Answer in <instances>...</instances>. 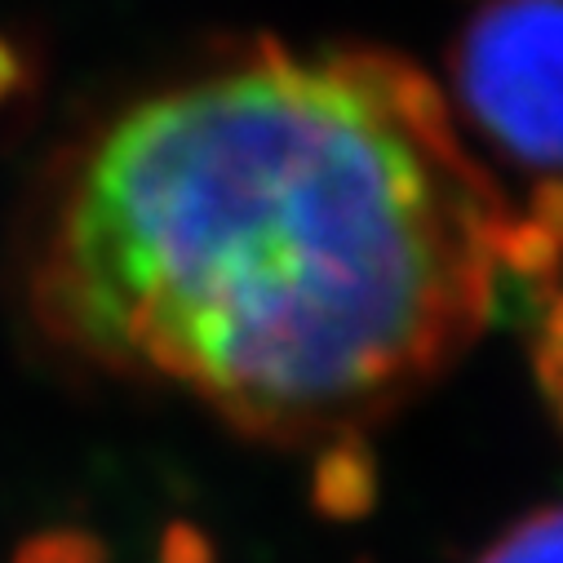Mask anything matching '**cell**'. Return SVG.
Segmentation results:
<instances>
[{
  "label": "cell",
  "instance_id": "6da1fadb",
  "mask_svg": "<svg viewBox=\"0 0 563 563\" xmlns=\"http://www.w3.org/2000/svg\"><path fill=\"white\" fill-rule=\"evenodd\" d=\"M506 218L431 76L257 41L85 147L36 307L244 431H351L479 329Z\"/></svg>",
  "mask_w": 563,
  "mask_h": 563
},
{
  "label": "cell",
  "instance_id": "7a4b0ae2",
  "mask_svg": "<svg viewBox=\"0 0 563 563\" xmlns=\"http://www.w3.org/2000/svg\"><path fill=\"white\" fill-rule=\"evenodd\" d=\"M462 120L519 174L559 169V0H484L453 45Z\"/></svg>",
  "mask_w": 563,
  "mask_h": 563
},
{
  "label": "cell",
  "instance_id": "3957f363",
  "mask_svg": "<svg viewBox=\"0 0 563 563\" xmlns=\"http://www.w3.org/2000/svg\"><path fill=\"white\" fill-rule=\"evenodd\" d=\"M373 501H377V457L364 444V435L338 431L316 457L311 506L333 523H355L373 510Z\"/></svg>",
  "mask_w": 563,
  "mask_h": 563
},
{
  "label": "cell",
  "instance_id": "277c9868",
  "mask_svg": "<svg viewBox=\"0 0 563 563\" xmlns=\"http://www.w3.org/2000/svg\"><path fill=\"white\" fill-rule=\"evenodd\" d=\"M479 563H563V515L554 506L532 510Z\"/></svg>",
  "mask_w": 563,
  "mask_h": 563
},
{
  "label": "cell",
  "instance_id": "5b68a950",
  "mask_svg": "<svg viewBox=\"0 0 563 563\" xmlns=\"http://www.w3.org/2000/svg\"><path fill=\"white\" fill-rule=\"evenodd\" d=\"M14 563H107V545L85 528H45L14 550Z\"/></svg>",
  "mask_w": 563,
  "mask_h": 563
},
{
  "label": "cell",
  "instance_id": "8992f818",
  "mask_svg": "<svg viewBox=\"0 0 563 563\" xmlns=\"http://www.w3.org/2000/svg\"><path fill=\"white\" fill-rule=\"evenodd\" d=\"M559 298H550L541 307V333H537V382L550 408H559Z\"/></svg>",
  "mask_w": 563,
  "mask_h": 563
},
{
  "label": "cell",
  "instance_id": "52a82bcc",
  "mask_svg": "<svg viewBox=\"0 0 563 563\" xmlns=\"http://www.w3.org/2000/svg\"><path fill=\"white\" fill-rule=\"evenodd\" d=\"M161 563H218V559H213V541L196 523L178 519L161 537Z\"/></svg>",
  "mask_w": 563,
  "mask_h": 563
},
{
  "label": "cell",
  "instance_id": "ba28073f",
  "mask_svg": "<svg viewBox=\"0 0 563 563\" xmlns=\"http://www.w3.org/2000/svg\"><path fill=\"white\" fill-rule=\"evenodd\" d=\"M14 85H19V63L5 54V45H0V98H5Z\"/></svg>",
  "mask_w": 563,
  "mask_h": 563
}]
</instances>
